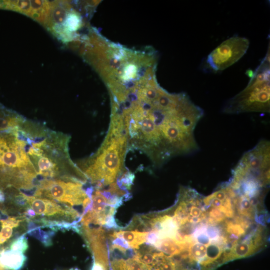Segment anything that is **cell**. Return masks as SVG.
Wrapping results in <instances>:
<instances>
[{"label":"cell","instance_id":"cell-13","mask_svg":"<svg viewBox=\"0 0 270 270\" xmlns=\"http://www.w3.org/2000/svg\"><path fill=\"white\" fill-rule=\"evenodd\" d=\"M12 111L0 104V132L3 130L6 126V118Z\"/></svg>","mask_w":270,"mask_h":270},{"label":"cell","instance_id":"cell-6","mask_svg":"<svg viewBox=\"0 0 270 270\" xmlns=\"http://www.w3.org/2000/svg\"><path fill=\"white\" fill-rule=\"evenodd\" d=\"M83 186L80 182L70 180L43 179L38 182L34 196L52 200L72 208L78 206L83 208L84 200L88 197Z\"/></svg>","mask_w":270,"mask_h":270},{"label":"cell","instance_id":"cell-10","mask_svg":"<svg viewBox=\"0 0 270 270\" xmlns=\"http://www.w3.org/2000/svg\"><path fill=\"white\" fill-rule=\"evenodd\" d=\"M148 232L138 231H120L108 234L110 238H120L126 241L130 249L138 250L146 242Z\"/></svg>","mask_w":270,"mask_h":270},{"label":"cell","instance_id":"cell-9","mask_svg":"<svg viewBox=\"0 0 270 270\" xmlns=\"http://www.w3.org/2000/svg\"><path fill=\"white\" fill-rule=\"evenodd\" d=\"M26 256L22 252L6 248L0 251V266L6 270H21Z\"/></svg>","mask_w":270,"mask_h":270},{"label":"cell","instance_id":"cell-8","mask_svg":"<svg viewBox=\"0 0 270 270\" xmlns=\"http://www.w3.org/2000/svg\"><path fill=\"white\" fill-rule=\"evenodd\" d=\"M28 222L24 215L10 216L0 220V251L7 248L16 239L26 235Z\"/></svg>","mask_w":270,"mask_h":270},{"label":"cell","instance_id":"cell-18","mask_svg":"<svg viewBox=\"0 0 270 270\" xmlns=\"http://www.w3.org/2000/svg\"><path fill=\"white\" fill-rule=\"evenodd\" d=\"M1 219V216L0 215V220Z\"/></svg>","mask_w":270,"mask_h":270},{"label":"cell","instance_id":"cell-7","mask_svg":"<svg viewBox=\"0 0 270 270\" xmlns=\"http://www.w3.org/2000/svg\"><path fill=\"white\" fill-rule=\"evenodd\" d=\"M250 44L248 38L238 36L226 40L208 55L202 62V70L213 73L225 70L245 55Z\"/></svg>","mask_w":270,"mask_h":270},{"label":"cell","instance_id":"cell-16","mask_svg":"<svg viewBox=\"0 0 270 270\" xmlns=\"http://www.w3.org/2000/svg\"><path fill=\"white\" fill-rule=\"evenodd\" d=\"M108 268L106 267L102 264L94 260L91 270H108Z\"/></svg>","mask_w":270,"mask_h":270},{"label":"cell","instance_id":"cell-17","mask_svg":"<svg viewBox=\"0 0 270 270\" xmlns=\"http://www.w3.org/2000/svg\"><path fill=\"white\" fill-rule=\"evenodd\" d=\"M0 270H6L0 266Z\"/></svg>","mask_w":270,"mask_h":270},{"label":"cell","instance_id":"cell-4","mask_svg":"<svg viewBox=\"0 0 270 270\" xmlns=\"http://www.w3.org/2000/svg\"><path fill=\"white\" fill-rule=\"evenodd\" d=\"M26 143L16 132H0V192L32 190L38 174L26 152Z\"/></svg>","mask_w":270,"mask_h":270},{"label":"cell","instance_id":"cell-1","mask_svg":"<svg viewBox=\"0 0 270 270\" xmlns=\"http://www.w3.org/2000/svg\"><path fill=\"white\" fill-rule=\"evenodd\" d=\"M112 112L122 120L128 151L144 154L155 167L200 150L195 131L204 111L185 93L170 94L152 80L148 86L124 90Z\"/></svg>","mask_w":270,"mask_h":270},{"label":"cell","instance_id":"cell-12","mask_svg":"<svg viewBox=\"0 0 270 270\" xmlns=\"http://www.w3.org/2000/svg\"><path fill=\"white\" fill-rule=\"evenodd\" d=\"M126 270H144L146 266L132 258L126 261Z\"/></svg>","mask_w":270,"mask_h":270},{"label":"cell","instance_id":"cell-2","mask_svg":"<svg viewBox=\"0 0 270 270\" xmlns=\"http://www.w3.org/2000/svg\"><path fill=\"white\" fill-rule=\"evenodd\" d=\"M38 175L44 179L62 180L85 184L88 178L69 153L70 135L48 129L34 138L24 140Z\"/></svg>","mask_w":270,"mask_h":270},{"label":"cell","instance_id":"cell-11","mask_svg":"<svg viewBox=\"0 0 270 270\" xmlns=\"http://www.w3.org/2000/svg\"><path fill=\"white\" fill-rule=\"evenodd\" d=\"M28 247V239L26 235H23L14 240L7 248L24 254Z\"/></svg>","mask_w":270,"mask_h":270},{"label":"cell","instance_id":"cell-14","mask_svg":"<svg viewBox=\"0 0 270 270\" xmlns=\"http://www.w3.org/2000/svg\"><path fill=\"white\" fill-rule=\"evenodd\" d=\"M104 226L108 228H120L116 222L114 216H110L107 218Z\"/></svg>","mask_w":270,"mask_h":270},{"label":"cell","instance_id":"cell-15","mask_svg":"<svg viewBox=\"0 0 270 270\" xmlns=\"http://www.w3.org/2000/svg\"><path fill=\"white\" fill-rule=\"evenodd\" d=\"M112 244L123 248L126 250H131L128 242L123 239L120 238H114Z\"/></svg>","mask_w":270,"mask_h":270},{"label":"cell","instance_id":"cell-5","mask_svg":"<svg viewBox=\"0 0 270 270\" xmlns=\"http://www.w3.org/2000/svg\"><path fill=\"white\" fill-rule=\"evenodd\" d=\"M270 111V50L250 76L246 87L230 99L223 112L227 114L269 113Z\"/></svg>","mask_w":270,"mask_h":270},{"label":"cell","instance_id":"cell-3","mask_svg":"<svg viewBox=\"0 0 270 270\" xmlns=\"http://www.w3.org/2000/svg\"><path fill=\"white\" fill-rule=\"evenodd\" d=\"M128 142L122 124L110 121L106 136L98 150L76 164L95 188L102 190L116 182L128 170L125 160Z\"/></svg>","mask_w":270,"mask_h":270}]
</instances>
